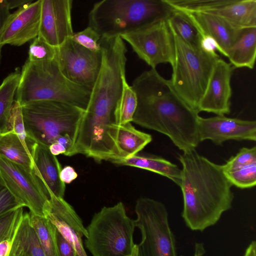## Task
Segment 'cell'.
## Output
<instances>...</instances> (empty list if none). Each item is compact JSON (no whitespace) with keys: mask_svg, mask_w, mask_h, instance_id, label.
<instances>
[{"mask_svg":"<svg viewBox=\"0 0 256 256\" xmlns=\"http://www.w3.org/2000/svg\"><path fill=\"white\" fill-rule=\"evenodd\" d=\"M137 98L132 122L168 136L183 152L196 149L198 112L179 96L156 68L142 72L131 86Z\"/></svg>","mask_w":256,"mask_h":256,"instance_id":"cell-1","label":"cell"},{"mask_svg":"<svg viewBox=\"0 0 256 256\" xmlns=\"http://www.w3.org/2000/svg\"><path fill=\"white\" fill-rule=\"evenodd\" d=\"M182 165L180 186L183 197L182 217L190 230L202 232L216 224L230 210L234 196L222 165L192 150L179 154Z\"/></svg>","mask_w":256,"mask_h":256,"instance_id":"cell-2","label":"cell"},{"mask_svg":"<svg viewBox=\"0 0 256 256\" xmlns=\"http://www.w3.org/2000/svg\"><path fill=\"white\" fill-rule=\"evenodd\" d=\"M91 91L68 80L61 72L56 58L44 62L27 60L20 72L15 100L21 106L36 101H58L85 110Z\"/></svg>","mask_w":256,"mask_h":256,"instance_id":"cell-3","label":"cell"},{"mask_svg":"<svg viewBox=\"0 0 256 256\" xmlns=\"http://www.w3.org/2000/svg\"><path fill=\"white\" fill-rule=\"evenodd\" d=\"M174 10L165 0H102L94 4L88 26L102 38H111L168 19Z\"/></svg>","mask_w":256,"mask_h":256,"instance_id":"cell-4","label":"cell"},{"mask_svg":"<svg viewBox=\"0 0 256 256\" xmlns=\"http://www.w3.org/2000/svg\"><path fill=\"white\" fill-rule=\"evenodd\" d=\"M136 227L122 202L104 206L86 228V247L92 256H129L136 245L134 242Z\"/></svg>","mask_w":256,"mask_h":256,"instance_id":"cell-5","label":"cell"},{"mask_svg":"<svg viewBox=\"0 0 256 256\" xmlns=\"http://www.w3.org/2000/svg\"><path fill=\"white\" fill-rule=\"evenodd\" d=\"M171 29L175 42V58L170 80L184 100L198 112L200 102L220 58L216 52H208L190 46Z\"/></svg>","mask_w":256,"mask_h":256,"instance_id":"cell-6","label":"cell"},{"mask_svg":"<svg viewBox=\"0 0 256 256\" xmlns=\"http://www.w3.org/2000/svg\"><path fill=\"white\" fill-rule=\"evenodd\" d=\"M22 107L27 142L49 147L61 135L73 138L84 110L54 100L36 101Z\"/></svg>","mask_w":256,"mask_h":256,"instance_id":"cell-7","label":"cell"},{"mask_svg":"<svg viewBox=\"0 0 256 256\" xmlns=\"http://www.w3.org/2000/svg\"><path fill=\"white\" fill-rule=\"evenodd\" d=\"M136 226L142 240L137 244L138 256H176L175 238L165 206L154 199L142 197L136 202Z\"/></svg>","mask_w":256,"mask_h":256,"instance_id":"cell-8","label":"cell"},{"mask_svg":"<svg viewBox=\"0 0 256 256\" xmlns=\"http://www.w3.org/2000/svg\"><path fill=\"white\" fill-rule=\"evenodd\" d=\"M120 37L151 68H156L158 64L164 63L173 66L175 42L168 18L142 26Z\"/></svg>","mask_w":256,"mask_h":256,"instance_id":"cell-9","label":"cell"},{"mask_svg":"<svg viewBox=\"0 0 256 256\" xmlns=\"http://www.w3.org/2000/svg\"><path fill=\"white\" fill-rule=\"evenodd\" d=\"M0 184L30 212L44 217L49 198L34 172L0 156Z\"/></svg>","mask_w":256,"mask_h":256,"instance_id":"cell-10","label":"cell"},{"mask_svg":"<svg viewBox=\"0 0 256 256\" xmlns=\"http://www.w3.org/2000/svg\"><path fill=\"white\" fill-rule=\"evenodd\" d=\"M56 60L68 80L92 90L102 66V51H90L69 38L56 48Z\"/></svg>","mask_w":256,"mask_h":256,"instance_id":"cell-11","label":"cell"},{"mask_svg":"<svg viewBox=\"0 0 256 256\" xmlns=\"http://www.w3.org/2000/svg\"><path fill=\"white\" fill-rule=\"evenodd\" d=\"M181 11L210 14L241 28H256V0H165Z\"/></svg>","mask_w":256,"mask_h":256,"instance_id":"cell-12","label":"cell"},{"mask_svg":"<svg viewBox=\"0 0 256 256\" xmlns=\"http://www.w3.org/2000/svg\"><path fill=\"white\" fill-rule=\"evenodd\" d=\"M72 0H42L38 36L48 44L58 47L73 32Z\"/></svg>","mask_w":256,"mask_h":256,"instance_id":"cell-13","label":"cell"},{"mask_svg":"<svg viewBox=\"0 0 256 256\" xmlns=\"http://www.w3.org/2000/svg\"><path fill=\"white\" fill-rule=\"evenodd\" d=\"M200 142L206 140L220 145L228 140H256V122L218 116L198 120Z\"/></svg>","mask_w":256,"mask_h":256,"instance_id":"cell-14","label":"cell"},{"mask_svg":"<svg viewBox=\"0 0 256 256\" xmlns=\"http://www.w3.org/2000/svg\"><path fill=\"white\" fill-rule=\"evenodd\" d=\"M44 217L74 247L77 256H87L82 238L88 237L86 228L74 208L64 198L50 196L44 212Z\"/></svg>","mask_w":256,"mask_h":256,"instance_id":"cell-15","label":"cell"},{"mask_svg":"<svg viewBox=\"0 0 256 256\" xmlns=\"http://www.w3.org/2000/svg\"><path fill=\"white\" fill-rule=\"evenodd\" d=\"M234 68L219 58L216 62L198 111L224 116L230 112V81Z\"/></svg>","mask_w":256,"mask_h":256,"instance_id":"cell-16","label":"cell"},{"mask_svg":"<svg viewBox=\"0 0 256 256\" xmlns=\"http://www.w3.org/2000/svg\"><path fill=\"white\" fill-rule=\"evenodd\" d=\"M42 0L20 7L10 14L2 34V46H21L38 36Z\"/></svg>","mask_w":256,"mask_h":256,"instance_id":"cell-17","label":"cell"},{"mask_svg":"<svg viewBox=\"0 0 256 256\" xmlns=\"http://www.w3.org/2000/svg\"><path fill=\"white\" fill-rule=\"evenodd\" d=\"M33 162V172L48 198L51 194L64 198L66 185L60 179L61 165L48 147L36 142H28Z\"/></svg>","mask_w":256,"mask_h":256,"instance_id":"cell-18","label":"cell"},{"mask_svg":"<svg viewBox=\"0 0 256 256\" xmlns=\"http://www.w3.org/2000/svg\"><path fill=\"white\" fill-rule=\"evenodd\" d=\"M182 12L202 36H208L214 40L218 46L217 50L226 57L230 48L245 29L233 26L224 20L210 14Z\"/></svg>","mask_w":256,"mask_h":256,"instance_id":"cell-19","label":"cell"},{"mask_svg":"<svg viewBox=\"0 0 256 256\" xmlns=\"http://www.w3.org/2000/svg\"><path fill=\"white\" fill-rule=\"evenodd\" d=\"M109 161L118 165L136 167L155 172L170 179L178 186L180 185L181 169L161 156L138 154L128 158H115Z\"/></svg>","mask_w":256,"mask_h":256,"instance_id":"cell-20","label":"cell"},{"mask_svg":"<svg viewBox=\"0 0 256 256\" xmlns=\"http://www.w3.org/2000/svg\"><path fill=\"white\" fill-rule=\"evenodd\" d=\"M8 256H46L28 212L23 214Z\"/></svg>","mask_w":256,"mask_h":256,"instance_id":"cell-21","label":"cell"},{"mask_svg":"<svg viewBox=\"0 0 256 256\" xmlns=\"http://www.w3.org/2000/svg\"><path fill=\"white\" fill-rule=\"evenodd\" d=\"M152 140L148 134L140 131L128 122L117 125L116 144V158H128L136 155Z\"/></svg>","mask_w":256,"mask_h":256,"instance_id":"cell-22","label":"cell"},{"mask_svg":"<svg viewBox=\"0 0 256 256\" xmlns=\"http://www.w3.org/2000/svg\"><path fill=\"white\" fill-rule=\"evenodd\" d=\"M226 57L234 68L252 69L256 57V28L244 29Z\"/></svg>","mask_w":256,"mask_h":256,"instance_id":"cell-23","label":"cell"},{"mask_svg":"<svg viewBox=\"0 0 256 256\" xmlns=\"http://www.w3.org/2000/svg\"><path fill=\"white\" fill-rule=\"evenodd\" d=\"M0 156L33 172V162L29 148L12 131L0 133Z\"/></svg>","mask_w":256,"mask_h":256,"instance_id":"cell-24","label":"cell"},{"mask_svg":"<svg viewBox=\"0 0 256 256\" xmlns=\"http://www.w3.org/2000/svg\"><path fill=\"white\" fill-rule=\"evenodd\" d=\"M29 213L34 228L46 256H60L57 242V230L46 218Z\"/></svg>","mask_w":256,"mask_h":256,"instance_id":"cell-25","label":"cell"},{"mask_svg":"<svg viewBox=\"0 0 256 256\" xmlns=\"http://www.w3.org/2000/svg\"><path fill=\"white\" fill-rule=\"evenodd\" d=\"M20 75V72L16 70L8 74L0 85V133L6 131Z\"/></svg>","mask_w":256,"mask_h":256,"instance_id":"cell-26","label":"cell"},{"mask_svg":"<svg viewBox=\"0 0 256 256\" xmlns=\"http://www.w3.org/2000/svg\"><path fill=\"white\" fill-rule=\"evenodd\" d=\"M168 22L172 30L184 41L192 47L200 48L201 35L182 11L174 9Z\"/></svg>","mask_w":256,"mask_h":256,"instance_id":"cell-27","label":"cell"},{"mask_svg":"<svg viewBox=\"0 0 256 256\" xmlns=\"http://www.w3.org/2000/svg\"><path fill=\"white\" fill-rule=\"evenodd\" d=\"M137 106V98L131 86L126 80L124 81L123 88L115 112L116 123L124 124L132 122Z\"/></svg>","mask_w":256,"mask_h":256,"instance_id":"cell-28","label":"cell"},{"mask_svg":"<svg viewBox=\"0 0 256 256\" xmlns=\"http://www.w3.org/2000/svg\"><path fill=\"white\" fill-rule=\"evenodd\" d=\"M224 172L232 186L240 188H248L254 187L256 184V162L240 166Z\"/></svg>","mask_w":256,"mask_h":256,"instance_id":"cell-29","label":"cell"},{"mask_svg":"<svg viewBox=\"0 0 256 256\" xmlns=\"http://www.w3.org/2000/svg\"><path fill=\"white\" fill-rule=\"evenodd\" d=\"M56 48L48 44L42 38L38 36L30 44L27 60L31 62H44L54 60Z\"/></svg>","mask_w":256,"mask_h":256,"instance_id":"cell-30","label":"cell"},{"mask_svg":"<svg viewBox=\"0 0 256 256\" xmlns=\"http://www.w3.org/2000/svg\"><path fill=\"white\" fill-rule=\"evenodd\" d=\"M6 131L14 132L18 136L22 144L28 148L27 145V136L23 119L22 107L15 100L11 109Z\"/></svg>","mask_w":256,"mask_h":256,"instance_id":"cell-31","label":"cell"},{"mask_svg":"<svg viewBox=\"0 0 256 256\" xmlns=\"http://www.w3.org/2000/svg\"><path fill=\"white\" fill-rule=\"evenodd\" d=\"M70 38L76 43L90 51H102L100 43V36L88 26L82 30L74 33Z\"/></svg>","mask_w":256,"mask_h":256,"instance_id":"cell-32","label":"cell"},{"mask_svg":"<svg viewBox=\"0 0 256 256\" xmlns=\"http://www.w3.org/2000/svg\"><path fill=\"white\" fill-rule=\"evenodd\" d=\"M256 162V147L242 148L234 156L229 158L225 164L222 165L224 170Z\"/></svg>","mask_w":256,"mask_h":256,"instance_id":"cell-33","label":"cell"},{"mask_svg":"<svg viewBox=\"0 0 256 256\" xmlns=\"http://www.w3.org/2000/svg\"><path fill=\"white\" fill-rule=\"evenodd\" d=\"M23 214V207H20L0 216V242L8 234L17 220Z\"/></svg>","mask_w":256,"mask_h":256,"instance_id":"cell-34","label":"cell"},{"mask_svg":"<svg viewBox=\"0 0 256 256\" xmlns=\"http://www.w3.org/2000/svg\"><path fill=\"white\" fill-rule=\"evenodd\" d=\"M20 207L23 206L18 202L8 190L0 184V216L12 210Z\"/></svg>","mask_w":256,"mask_h":256,"instance_id":"cell-35","label":"cell"},{"mask_svg":"<svg viewBox=\"0 0 256 256\" xmlns=\"http://www.w3.org/2000/svg\"><path fill=\"white\" fill-rule=\"evenodd\" d=\"M73 138L68 134L60 136L48 147L50 152L56 156L66 155L72 146Z\"/></svg>","mask_w":256,"mask_h":256,"instance_id":"cell-36","label":"cell"},{"mask_svg":"<svg viewBox=\"0 0 256 256\" xmlns=\"http://www.w3.org/2000/svg\"><path fill=\"white\" fill-rule=\"evenodd\" d=\"M22 215L17 220L8 234L0 242V256H8Z\"/></svg>","mask_w":256,"mask_h":256,"instance_id":"cell-37","label":"cell"},{"mask_svg":"<svg viewBox=\"0 0 256 256\" xmlns=\"http://www.w3.org/2000/svg\"><path fill=\"white\" fill-rule=\"evenodd\" d=\"M57 242L60 256H77L74 246L58 232Z\"/></svg>","mask_w":256,"mask_h":256,"instance_id":"cell-38","label":"cell"},{"mask_svg":"<svg viewBox=\"0 0 256 256\" xmlns=\"http://www.w3.org/2000/svg\"><path fill=\"white\" fill-rule=\"evenodd\" d=\"M6 0H0V63L2 56L1 36L5 23L11 14Z\"/></svg>","mask_w":256,"mask_h":256,"instance_id":"cell-39","label":"cell"},{"mask_svg":"<svg viewBox=\"0 0 256 256\" xmlns=\"http://www.w3.org/2000/svg\"><path fill=\"white\" fill-rule=\"evenodd\" d=\"M60 176L62 182L68 184L76 178L78 174L72 167L67 166L62 168Z\"/></svg>","mask_w":256,"mask_h":256,"instance_id":"cell-40","label":"cell"},{"mask_svg":"<svg viewBox=\"0 0 256 256\" xmlns=\"http://www.w3.org/2000/svg\"><path fill=\"white\" fill-rule=\"evenodd\" d=\"M200 47L204 51L210 53H214L216 50H218L216 42L208 36H202Z\"/></svg>","mask_w":256,"mask_h":256,"instance_id":"cell-41","label":"cell"},{"mask_svg":"<svg viewBox=\"0 0 256 256\" xmlns=\"http://www.w3.org/2000/svg\"><path fill=\"white\" fill-rule=\"evenodd\" d=\"M10 9L20 8L24 4L32 2V0H6Z\"/></svg>","mask_w":256,"mask_h":256,"instance_id":"cell-42","label":"cell"},{"mask_svg":"<svg viewBox=\"0 0 256 256\" xmlns=\"http://www.w3.org/2000/svg\"><path fill=\"white\" fill-rule=\"evenodd\" d=\"M244 256H256V242L252 241L247 248Z\"/></svg>","mask_w":256,"mask_h":256,"instance_id":"cell-43","label":"cell"},{"mask_svg":"<svg viewBox=\"0 0 256 256\" xmlns=\"http://www.w3.org/2000/svg\"><path fill=\"white\" fill-rule=\"evenodd\" d=\"M206 250L202 243L197 242L195 244L194 256H203Z\"/></svg>","mask_w":256,"mask_h":256,"instance_id":"cell-44","label":"cell"},{"mask_svg":"<svg viewBox=\"0 0 256 256\" xmlns=\"http://www.w3.org/2000/svg\"><path fill=\"white\" fill-rule=\"evenodd\" d=\"M129 256H138V248L137 244L136 245L132 252Z\"/></svg>","mask_w":256,"mask_h":256,"instance_id":"cell-45","label":"cell"}]
</instances>
